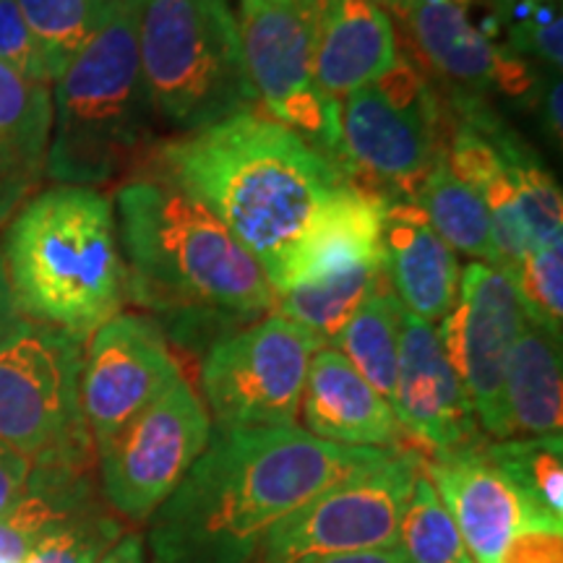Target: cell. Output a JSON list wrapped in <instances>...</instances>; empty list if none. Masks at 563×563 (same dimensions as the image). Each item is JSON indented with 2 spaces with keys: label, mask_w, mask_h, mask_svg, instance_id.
Wrapping results in <instances>:
<instances>
[{
  "label": "cell",
  "mask_w": 563,
  "mask_h": 563,
  "mask_svg": "<svg viewBox=\"0 0 563 563\" xmlns=\"http://www.w3.org/2000/svg\"><path fill=\"white\" fill-rule=\"evenodd\" d=\"M139 63L152 112L180 136L258 110L228 0H141Z\"/></svg>",
  "instance_id": "obj_6"
},
{
  "label": "cell",
  "mask_w": 563,
  "mask_h": 563,
  "mask_svg": "<svg viewBox=\"0 0 563 563\" xmlns=\"http://www.w3.org/2000/svg\"><path fill=\"white\" fill-rule=\"evenodd\" d=\"M32 475V462L0 443V517L19 501Z\"/></svg>",
  "instance_id": "obj_36"
},
{
  "label": "cell",
  "mask_w": 563,
  "mask_h": 563,
  "mask_svg": "<svg viewBox=\"0 0 563 563\" xmlns=\"http://www.w3.org/2000/svg\"><path fill=\"white\" fill-rule=\"evenodd\" d=\"M321 563H402V559H399V553L394 548H378V551L336 555V559H327Z\"/></svg>",
  "instance_id": "obj_40"
},
{
  "label": "cell",
  "mask_w": 563,
  "mask_h": 563,
  "mask_svg": "<svg viewBox=\"0 0 563 563\" xmlns=\"http://www.w3.org/2000/svg\"><path fill=\"white\" fill-rule=\"evenodd\" d=\"M159 173L191 191L256 258L272 290L340 191V167L262 110L159 146Z\"/></svg>",
  "instance_id": "obj_3"
},
{
  "label": "cell",
  "mask_w": 563,
  "mask_h": 563,
  "mask_svg": "<svg viewBox=\"0 0 563 563\" xmlns=\"http://www.w3.org/2000/svg\"><path fill=\"white\" fill-rule=\"evenodd\" d=\"M123 0H16L55 79L87 42L102 30Z\"/></svg>",
  "instance_id": "obj_30"
},
{
  "label": "cell",
  "mask_w": 563,
  "mask_h": 563,
  "mask_svg": "<svg viewBox=\"0 0 563 563\" xmlns=\"http://www.w3.org/2000/svg\"><path fill=\"white\" fill-rule=\"evenodd\" d=\"M0 63L26 81L45 87H53L55 81L51 60L26 26L16 0H0Z\"/></svg>",
  "instance_id": "obj_34"
},
{
  "label": "cell",
  "mask_w": 563,
  "mask_h": 563,
  "mask_svg": "<svg viewBox=\"0 0 563 563\" xmlns=\"http://www.w3.org/2000/svg\"><path fill=\"white\" fill-rule=\"evenodd\" d=\"M483 32L511 58L561 74V0H483Z\"/></svg>",
  "instance_id": "obj_29"
},
{
  "label": "cell",
  "mask_w": 563,
  "mask_h": 563,
  "mask_svg": "<svg viewBox=\"0 0 563 563\" xmlns=\"http://www.w3.org/2000/svg\"><path fill=\"white\" fill-rule=\"evenodd\" d=\"M394 551L402 563H475L452 514L441 504L439 493L422 470L399 522Z\"/></svg>",
  "instance_id": "obj_31"
},
{
  "label": "cell",
  "mask_w": 563,
  "mask_h": 563,
  "mask_svg": "<svg viewBox=\"0 0 563 563\" xmlns=\"http://www.w3.org/2000/svg\"><path fill=\"white\" fill-rule=\"evenodd\" d=\"M321 3L323 0H241L238 32L258 108L264 104L266 115L298 133L336 165L340 104L323 95L313 76Z\"/></svg>",
  "instance_id": "obj_12"
},
{
  "label": "cell",
  "mask_w": 563,
  "mask_h": 563,
  "mask_svg": "<svg viewBox=\"0 0 563 563\" xmlns=\"http://www.w3.org/2000/svg\"><path fill=\"white\" fill-rule=\"evenodd\" d=\"M51 129V87L21 79L0 63V228L45 180Z\"/></svg>",
  "instance_id": "obj_22"
},
{
  "label": "cell",
  "mask_w": 563,
  "mask_h": 563,
  "mask_svg": "<svg viewBox=\"0 0 563 563\" xmlns=\"http://www.w3.org/2000/svg\"><path fill=\"white\" fill-rule=\"evenodd\" d=\"M399 58L394 21L376 0H323L316 30L313 76L329 100L382 79Z\"/></svg>",
  "instance_id": "obj_21"
},
{
  "label": "cell",
  "mask_w": 563,
  "mask_h": 563,
  "mask_svg": "<svg viewBox=\"0 0 563 563\" xmlns=\"http://www.w3.org/2000/svg\"><path fill=\"white\" fill-rule=\"evenodd\" d=\"M139 3L123 0L53 81L45 178L100 191L139 173L152 150V104L139 63Z\"/></svg>",
  "instance_id": "obj_5"
},
{
  "label": "cell",
  "mask_w": 563,
  "mask_h": 563,
  "mask_svg": "<svg viewBox=\"0 0 563 563\" xmlns=\"http://www.w3.org/2000/svg\"><path fill=\"white\" fill-rule=\"evenodd\" d=\"M19 319H21V316L16 311V302H13L9 274H5L3 251H0V340H3V336L9 334L13 327H16Z\"/></svg>",
  "instance_id": "obj_39"
},
{
  "label": "cell",
  "mask_w": 563,
  "mask_h": 563,
  "mask_svg": "<svg viewBox=\"0 0 563 563\" xmlns=\"http://www.w3.org/2000/svg\"><path fill=\"white\" fill-rule=\"evenodd\" d=\"M123 532V519L100 498L42 538L24 563H97Z\"/></svg>",
  "instance_id": "obj_32"
},
{
  "label": "cell",
  "mask_w": 563,
  "mask_h": 563,
  "mask_svg": "<svg viewBox=\"0 0 563 563\" xmlns=\"http://www.w3.org/2000/svg\"><path fill=\"white\" fill-rule=\"evenodd\" d=\"M84 342L30 319L0 340V443L32 464H95L81 412Z\"/></svg>",
  "instance_id": "obj_9"
},
{
  "label": "cell",
  "mask_w": 563,
  "mask_h": 563,
  "mask_svg": "<svg viewBox=\"0 0 563 563\" xmlns=\"http://www.w3.org/2000/svg\"><path fill=\"white\" fill-rule=\"evenodd\" d=\"M543 110H540V118H543V125L548 136L555 144H561V76L555 79H548L545 91H543Z\"/></svg>",
  "instance_id": "obj_38"
},
{
  "label": "cell",
  "mask_w": 563,
  "mask_h": 563,
  "mask_svg": "<svg viewBox=\"0 0 563 563\" xmlns=\"http://www.w3.org/2000/svg\"><path fill=\"white\" fill-rule=\"evenodd\" d=\"M525 316L561 340L563 321V238L532 249L511 277Z\"/></svg>",
  "instance_id": "obj_33"
},
{
  "label": "cell",
  "mask_w": 563,
  "mask_h": 563,
  "mask_svg": "<svg viewBox=\"0 0 563 563\" xmlns=\"http://www.w3.org/2000/svg\"><path fill=\"white\" fill-rule=\"evenodd\" d=\"M483 452L525 498L540 530L563 532L561 435L485 441Z\"/></svg>",
  "instance_id": "obj_27"
},
{
  "label": "cell",
  "mask_w": 563,
  "mask_h": 563,
  "mask_svg": "<svg viewBox=\"0 0 563 563\" xmlns=\"http://www.w3.org/2000/svg\"><path fill=\"white\" fill-rule=\"evenodd\" d=\"M410 199L418 203L431 228L454 253L460 251L464 256L475 258L477 264L501 269V256L493 243L488 209L481 196L449 167L446 154L428 170Z\"/></svg>",
  "instance_id": "obj_26"
},
{
  "label": "cell",
  "mask_w": 563,
  "mask_h": 563,
  "mask_svg": "<svg viewBox=\"0 0 563 563\" xmlns=\"http://www.w3.org/2000/svg\"><path fill=\"white\" fill-rule=\"evenodd\" d=\"M446 162L488 209L493 243L509 277L532 249L563 238L559 183L485 100L454 97Z\"/></svg>",
  "instance_id": "obj_7"
},
{
  "label": "cell",
  "mask_w": 563,
  "mask_h": 563,
  "mask_svg": "<svg viewBox=\"0 0 563 563\" xmlns=\"http://www.w3.org/2000/svg\"><path fill=\"white\" fill-rule=\"evenodd\" d=\"M418 58L452 84L454 97L532 91V66L506 55L473 19V0H415L402 13Z\"/></svg>",
  "instance_id": "obj_17"
},
{
  "label": "cell",
  "mask_w": 563,
  "mask_h": 563,
  "mask_svg": "<svg viewBox=\"0 0 563 563\" xmlns=\"http://www.w3.org/2000/svg\"><path fill=\"white\" fill-rule=\"evenodd\" d=\"M91 473L95 464H32L21 498L0 517V563H24L55 527L100 501Z\"/></svg>",
  "instance_id": "obj_24"
},
{
  "label": "cell",
  "mask_w": 563,
  "mask_h": 563,
  "mask_svg": "<svg viewBox=\"0 0 563 563\" xmlns=\"http://www.w3.org/2000/svg\"><path fill=\"white\" fill-rule=\"evenodd\" d=\"M183 376L162 327L146 313H118L84 342L81 412L95 449L144 412Z\"/></svg>",
  "instance_id": "obj_15"
},
{
  "label": "cell",
  "mask_w": 563,
  "mask_h": 563,
  "mask_svg": "<svg viewBox=\"0 0 563 563\" xmlns=\"http://www.w3.org/2000/svg\"><path fill=\"white\" fill-rule=\"evenodd\" d=\"M391 410L399 431L420 456H435L483 441L481 422L433 323L402 316Z\"/></svg>",
  "instance_id": "obj_16"
},
{
  "label": "cell",
  "mask_w": 563,
  "mask_h": 563,
  "mask_svg": "<svg viewBox=\"0 0 563 563\" xmlns=\"http://www.w3.org/2000/svg\"><path fill=\"white\" fill-rule=\"evenodd\" d=\"M563 534L551 530H525L506 545L498 563H563Z\"/></svg>",
  "instance_id": "obj_35"
},
{
  "label": "cell",
  "mask_w": 563,
  "mask_h": 563,
  "mask_svg": "<svg viewBox=\"0 0 563 563\" xmlns=\"http://www.w3.org/2000/svg\"><path fill=\"white\" fill-rule=\"evenodd\" d=\"M384 279L382 253L357 258L274 295V311L300 323L321 344H334L357 308Z\"/></svg>",
  "instance_id": "obj_25"
},
{
  "label": "cell",
  "mask_w": 563,
  "mask_h": 563,
  "mask_svg": "<svg viewBox=\"0 0 563 563\" xmlns=\"http://www.w3.org/2000/svg\"><path fill=\"white\" fill-rule=\"evenodd\" d=\"M418 473L420 454L394 449L287 514L266 534L253 563H321L394 548Z\"/></svg>",
  "instance_id": "obj_10"
},
{
  "label": "cell",
  "mask_w": 563,
  "mask_h": 563,
  "mask_svg": "<svg viewBox=\"0 0 563 563\" xmlns=\"http://www.w3.org/2000/svg\"><path fill=\"white\" fill-rule=\"evenodd\" d=\"M316 336L277 311L217 340L201 357L211 428L298 426Z\"/></svg>",
  "instance_id": "obj_11"
},
{
  "label": "cell",
  "mask_w": 563,
  "mask_h": 563,
  "mask_svg": "<svg viewBox=\"0 0 563 563\" xmlns=\"http://www.w3.org/2000/svg\"><path fill=\"white\" fill-rule=\"evenodd\" d=\"M0 251L21 319L87 342L129 302L115 209L95 188L34 194L5 224Z\"/></svg>",
  "instance_id": "obj_4"
},
{
  "label": "cell",
  "mask_w": 563,
  "mask_h": 563,
  "mask_svg": "<svg viewBox=\"0 0 563 563\" xmlns=\"http://www.w3.org/2000/svg\"><path fill=\"white\" fill-rule=\"evenodd\" d=\"M382 262L407 313L435 323L454 308L462 266L410 196L384 199Z\"/></svg>",
  "instance_id": "obj_19"
},
{
  "label": "cell",
  "mask_w": 563,
  "mask_h": 563,
  "mask_svg": "<svg viewBox=\"0 0 563 563\" xmlns=\"http://www.w3.org/2000/svg\"><path fill=\"white\" fill-rule=\"evenodd\" d=\"M483 443L485 439L462 452L420 456V470L452 514L475 563H498L519 532L540 527L517 488L485 456Z\"/></svg>",
  "instance_id": "obj_18"
},
{
  "label": "cell",
  "mask_w": 563,
  "mask_h": 563,
  "mask_svg": "<svg viewBox=\"0 0 563 563\" xmlns=\"http://www.w3.org/2000/svg\"><path fill=\"white\" fill-rule=\"evenodd\" d=\"M402 316L405 306L384 279L332 344L386 402H391L394 382H397Z\"/></svg>",
  "instance_id": "obj_28"
},
{
  "label": "cell",
  "mask_w": 563,
  "mask_h": 563,
  "mask_svg": "<svg viewBox=\"0 0 563 563\" xmlns=\"http://www.w3.org/2000/svg\"><path fill=\"white\" fill-rule=\"evenodd\" d=\"M129 300L188 350L274 311L262 266L209 207L170 175L136 173L115 191Z\"/></svg>",
  "instance_id": "obj_2"
},
{
  "label": "cell",
  "mask_w": 563,
  "mask_h": 563,
  "mask_svg": "<svg viewBox=\"0 0 563 563\" xmlns=\"http://www.w3.org/2000/svg\"><path fill=\"white\" fill-rule=\"evenodd\" d=\"M501 405L504 439L561 435V340L530 319L525 321L519 340L514 342L509 363H506Z\"/></svg>",
  "instance_id": "obj_23"
},
{
  "label": "cell",
  "mask_w": 563,
  "mask_h": 563,
  "mask_svg": "<svg viewBox=\"0 0 563 563\" xmlns=\"http://www.w3.org/2000/svg\"><path fill=\"white\" fill-rule=\"evenodd\" d=\"M389 452L321 441L300 426L211 428L207 449L146 522V555L152 563H253L287 514Z\"/></svg>",
  "instance_id": "obj_1"
},
{
  "label": "cell",
  "mask_w": 563,
  "mask_h": 563,
  "mask_svg": "<svg viewBox=\"0 0 563 563\" xmlns=\"http://www.w3.org/2000/svg\"><path fill=\"white\" fill-rule=\"evenodd\" d=\"M449 118L426 70L399 55L382 79L340 104V170L355 186L384 196H412L446 154Z\"/></svg>",
  "instance_id": "obj_8"
},
{
  "label": "cell",
  "mask_w": 563,
  "mask_h": 563,
  "mask_svg": "<svg viewBox=\"0 0 563 563\" xmlns=\"http://www.w3.org/2000/svg\"><path fill=\"white\" fill-rule=\"evenodd\" d=\"M300 410L306 431L321 441L357 449H407L391 405L332 344L313 352Z\"/></svg>",
  "instance_id": "obj_20"
},
{
  "label": "cell",
  "mask_w": 563,
  "mask_h": 563,
  "mask_svg": "<svg viewBox=\"0 0 563 563\" xmlns=\"http://www.w3.org/2000/svg\"><path fill=\"white\" fill-rule=\"evenodd\" d=\"M97 563H150L144 534L125 530L121 538H118V543L112 545Z\"/></svg>",
  "instance_id": "obj_37"
},
{
  "label": "cell",
  "mask_w": 563,
  "mask_h": 563,
  "mask_svg": "<svg viewBox=\"0 0 563 563\" xmlns=\"http://www.w3.org/2000/svg\"><path fill=\"white\" fill-rule=\"evenodd\" d=\"M211 439L203 399L180 376L159 399L95 449L102 501L118 517L146 525L178 488Z\"/></svg>",
  "instance_id": "obj_13"
},
{
  "label": "cell",
  "mask_w": 563,
  "mask_h": 563,
  "mask_svg": "<svg viewBox=\"0 0 563 563\" xmlns=\"http://www.w3.org/2000/svg\"><path fill=\"white\" fill-rule=\"evenodd\" d=\"M376 3H378V5H382V3H389V5H391V9H394V11H397V13H399V16H402V13H405L407 9H410V5L415 3V0H376Z\"/></svg>",
  "instance_id": "obj_41"
},
{
  "label": "cell",
  "mask_w": 563,
  "mask_h": 563,
  "mask_svg": "<svg viewBox=\"0 0 563 563\" xmlns=\"http://www.w3.org/2000/svg\"><path fill=\"white\" fill-rule=\"evenodd\" d=\"M527 316L511 277L496 266L467 264L454 308L435 327L443 352L464 384L481 431L504 439V376Z\"/></svg>",
  "instance_id": "obj_14"
}]
</instances>
